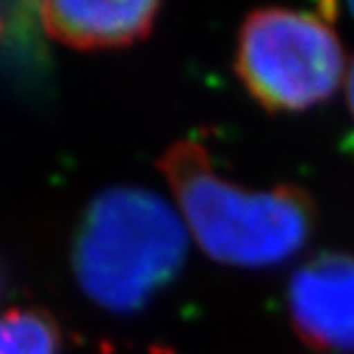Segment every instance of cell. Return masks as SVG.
<instances>
[{"label":"cell","mask_w":354,"mask_h":354,"mask_svg":"<svg viewBox=\"0 0 354 354\" xmlns=\"http://www.w3.org/2000/svg\"><path fill=\"white\" fill-rule=\"evenodd\" d=\"M189 232L180 212L145 187H109L83 212L72 249L81 292L111 313L140 310L182 272Z\"/></svg>","instance_id":"7a4b0ae2"},{"label":"cell","mask_w":354,"mask_h":354,"mask_svg":"<svg viewBox=\"0 0 354 354\" xmlns=\"http://www.w3.org/2000/svg\"><path fill=\"white\" fill-rule=\"evenodd\" d=\"M345 97H348V106H350V113L354 118V60L348 67V74H345Z\"/></svg>","instance_id":"8992f818"},{"label":"cell","mask_w":354,"mask_h":354,"mask_svg":"<svg viewBox=\"0 0 354 354\" xmlns=\"http://www.w3.org/2000/svg\"><path fill=\"white\" fill-rule=\"evenodd\" d=\"M288 317L304 345L320 354H354V256L320 253L295 269Z\"/></svg>","instance_id":"277c9868"},{"label":"cell","mask_w":354,"mask_h":354,"mask_svg":"<svg viewBox=\"0 0 354 354\" xmlns=\"http://www.w3.org/2000/svg\"><path fill=\"white\" fill-rule=\"evenodd\" d=\"M235 72L263 109L299 113L343 86L348 58L338 32L320 14L265 7L239 28Z\"/></svg>","instance_id":"3957f363"},{"label":"cell","mask_w":354,"mask_h":354,"mask_svg":"<svg viewBox=\"0 0 354 354\" xmlns=\"http://www.w3.org/2000/svg\"><path fill=\"white\" fill-rule=\"evenodd\" d=\"M350 12H352V17H354V5H350Z\"/></svg>","instance_id":"ba28073f"},{"label":"cell","mask_w":354,"mask_h":354,"mask_svg":"<svg viewBox=\"0 0 354 354\" xmlns=\"http://www.w3.org/2000/svg\"><path fill=\"white\" fill-rule=\"evenodd\" d=\"M157 166L189 237L214 263L274 267L299 253L313 235L315 203L306 189L239 187L218 175L209 150L198 140H175Z\"/></svg>","instance_id":"6da1fadb"},{"label":"cell","mask_w":354,"mask_h":354,"mask_svg":"<svg viewBox=\"0 0 354 354\" xmlns=\"http://www.w3.org/2000/svg\"><path fill=\"white\" fill-rule=\"evenodd\" d=\"M0 354H14V350H12V343H10V338H7V331H5L3 317H0Z\"/></svg>","instance_id":"52a82bcc"},{"label":"cell","mask_w":354,"mask_h":354,"mask_svg":"<svg viewBox=\"0 0 354 354\" xmlns=\"http://www.w3.org/2000/svg\"><path fill=\"white\" fill-rule=\"evenodd\" d=\"M159 3H67L48 0L39 5L44 30L53 39L74 48L127 46L150 35Z\"/></svg>","instance_id":"5b68a950"}]
</instances>
